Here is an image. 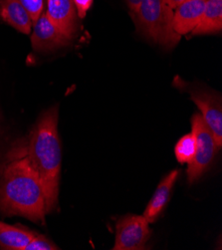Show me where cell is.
Here are the masks:
<instances>
[{
	"instance_id": "4",
	"label": "cell",
	"mask_w": 222,
	"mask_h": 250,
	"mask_svg": "<svg viewBox=\"0 0 222 250\" xmlns=\"http://www.w3.org/2000/svg\"><path fill=\"white\" fill-rule=\"evenodd\" d=\"M191 133L195 138V154L187 167V180L192 184L199 180L211 165L217 152V144L201 114L191 118Z\"/></svg>"
},
{
	"instance_id": "9",
	"label": "cell",
	"mask_w": 222,
	"mask_h": 250,
	"mask_svg": "<svg viewBox=\"0 0 222 250\" xmlns=\"http://www.w3.org/2000/svg\"><path fill=\"white\" fill-rule=\"evenodd\" d=\"M207 0H183L174 9V29L179 35L190 33L200 22Z\"/></svg>"
},
{
	"instance_id": "5",
	"label": "cell",
	"mask_w": 222,
	"mask_h": 250,
	"mask_svg": "<svg viewBox=\"0 0 222 250\" xmlns=\"http://www.w3.org/2000/svg\"><path fill=\"white\" fill-rule=\"evenodd\" d=\"M182 87L189 93L192 101L201 110L204 122L207 124L215 139L218 147L222 145V107L221 98L218 93L212 90L200 87H191L182 82Z\"/></svg>"
},
{
	"instance_id": "7",
	"label": "cell",
	"mask_w": 222,
	"mask_h": 250,
	"mask_svg": "<svg viewBox=\"0 0 222 250\" xmlns=\"http://www.w3.org/2000/svg\"><path fill=\"white\" fill-rule=\"evenodd\" d=\"M70 41L71 39L61 32L48 19L45 13H41L38 19L33 23L31 43L35 51H52L60 47L67 46Z\"/></svg>"
},
{
	"instance_id": "15",
	"label": "cell",
	"mask_w": 222,
	"mask_h": 250,
	"mask_svg": "<svg viewBox=\"0 0 222 250\" xmlns=\"http://www.w3.org/2000/svg\"><path fill=\"white\" fill-rule=\"evenodd\" d=\"M59 247L45 235L35 233L24 250H57Z\"/></svg>"
},
{
	"instance_id": "14",
	"label": "cell",
	"mask_w": 222,
	"mask_h": 250,
	"mask_svg": "<svg viewBox=\"0 0 222 250\" xmlns=\"http://www.w3.org/2000/svg\"><path fill=\"white\" fill-rule=\"evenodd\" d=\"M176 158L181 164H189L195 154V138L192 133L184 135L176 145Z\"/></svg>"
},
{
	"instance_id": "1",
	"label": "cell",
	"mask_w": 222,
	"mask_h": 250,
	"mask_svg": "<svg viewBox=\"0 0 222 250\" xmlns=\"http://www.w3.org/2000/svg\"><path fill=\"white\" fill-rule=\"evenodd\" d=\"M0 212L44 222L46 197L38 172L16 148L0 170Z\"/></svg>"
},
{
	"instance_id": "18",
	"label": "cell",
	"mask_w": 222,
	"mask_h": 250,
	"mask_svg": "<svg viewBox=\"0 0 222 250\" xmlns=\"http://www.w3.org/2000/svg\"><path fill=\"white\" fill-rule=\"evenodd\" d=\"M125 1L131 11V14H134L137 11L141 0H125Z\"/></svg>"
},
{
	"instance_id": "12",
	"label": "cell",
	"mask_w": 222,
	"mask_h": 250,
	"mask_svg": "<svg viewBox=\"0 0 222 250\" xmlns=\"http://www.w3.org/2000/svg\"><path fill=\"white\" fill-rule=\"evenodd\" d=\"M35 231L26 228L10 226L0 221V248L6 250H24L35 235Z\"/></svg>"
},
{
	"instance_id": "10",
	"label": "cell",
	"mask_w": 222,
	"mask_h": 250,
	"mask_svg": "<svg viewBox=\"0 0 222 250\" xmlns=\"http://www.w3.org/2000/svg\"><path fill=\"white\" fill-rule=\"evenodd\" d=\"M0 17L23 34L31 32L33 21L25 7L17 0H0Z\"/></svg>"
},
{
	"instance_id": "6",
	"label": "cell",
	"mask_w": 222,
	"mask_h": 250,
	"mask_svg": "<svg viewBox=\"0 0 222 250\" xmlns=\"http://www.w3.org/2000/svg\"><path fill=\"white\" fill-rule=\"evenodd\" d=\"M152 231L150 223L143 215H127L116 226L114 250H141L145 247Z\"/></svg>"
},
{
	"instance_id": "3",
	"label": "cell",
	"mask_w": 222,
	"mask_h": 250,
	"mask_svg": "<svg viewBox=\"0 0 222 250\" xmlns=\"http://www.w3.org/2000/svg\"><path fill=\"white\" fill-rule=\"evenodd\" d=\"M138 30L154 43L172 49L181 40L174 29V9L164 0H141L132 14Z\"/></svg>"
},
{
	"instance_id": "2",
	"label": "cell",
	"mask_w": 222,
	"mask_h": 250,
	"mask_svg": "<svg viewBox=\"0 0 222 250\" xmlns=\"http://www.w3.org/2000/svg\"><path fill=\"white\" fill-rule=\"evenodd\" d=\"M58 106L46 110L31 130L25 145L20 147L38 172L46 197V211L58 204L61 170V146L58 135Z\"/></svg>"
},
{
	"instance_id": "16",
	"label": "cell",
	"mask_w": 222,
	"mask_h": 250,
	"mask_svg": "<svg viewBox=\"0 0 222 250\" xmlns=\"http://www.w3.org/2000/svg\"><path fill=\"white\" fill-rule=\"evenodd\" d=\"M28 11L33 23L43 13L45 7V0H17Z\"/></svg>"
},
{
	"instance_id": "17",
	"label": "cell",
	"mask_w": 222,
	"mask_h": 250,
	"mask_svg": "<svg viewBox=\"0 0 222 250\" xmlns=\"http://www.w3.org/2000/svg\"><path fill=\"white\" fill-rule=\"evenodd\" d=\"M94 0H74V4H75L78 17L84 18L91 8Z\"/></svg>"
},
{
	"instance_id": "11",
	"label": "cell",
	"mask_w": 222,
	"mask_h": 250,
	"mask_svg": "<svg viewBox=\"0 0 222 250\" xmlns=\"http://www.w3.org/2000/svg\"><path fill=\"white\" fill-rule=\"evenodd\" d=\"M179 173L180 171L177 169L172 170L160 183L151 202L143 212V217L149 221V223L155 222L165 208L172 188H174V185L179 178Z\"/></svg>"
},
{
	"instance_id": "13",
	"label": "cell",
	"mask_w": 222,
	"mask_h": 250,
	"mask_svg": "<svg viewBox=\"0 0 222 250\" xmlns=\"http://www.w3.org/2000/svg\"><path fill=\"white\" fill-rule=\"evenodd\" d=\"M222 29V0H207L200 22L191 31L193 35L219 33Z\"/></svg>"
},
{
	"instance_id": "8",
	"label": "cell",
	"mask_w": 222,
	"mask_h": 250,
	"mask_svg": "<svg viewBox=\"0 0 222 250\" xmlns=\"http://www.w3.org/2000/svg\"><path fill=\"white\" fill-rule=\"evenodd\" d=\"M48 19L70 39L77 30V10L74 0H47Z\"/></svg>"
},
{
	"instance_id": "19",
	"label": "cell",
	"mask_w": 222,
	"mask_h": 250,
	"mask_svg": "<svg viewBox=\"0 0 222 250\" xmlns=\"http://www.w3.org/2000/svg\"><path fill=\"white\" fill-rule=\"evenodd\" d=\"M164 1L172 8L175 9L179 4H181L183 0H164Z\"/></svg>"
}]
</instances>
